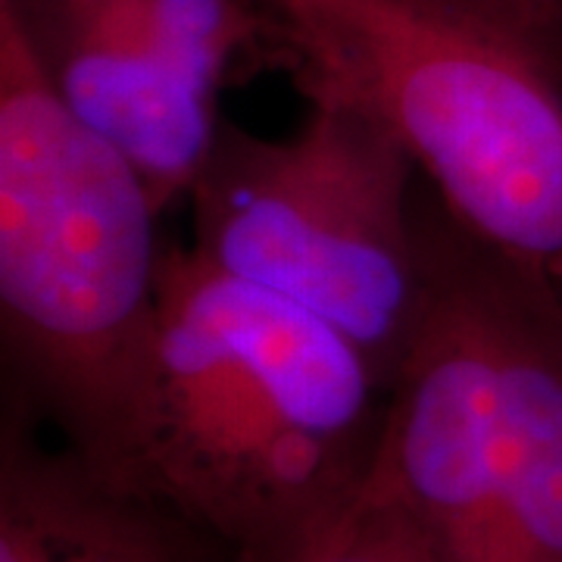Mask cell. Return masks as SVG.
<instances>
[{
	"label": "cell",
	"instance_id": "obj_1",
	"mask_svg": "<svg viewBox=\"0 0 562 562\" xmlns=\"http://www.w3.org/2000/svg\"><path fill=\"white\" fill-rule=\"evenodd\" d=\"M387 406L338 328L166 247L150 394L106 484L232 562H301L362 494Z\"/></svg>",
	"mask_w": 562,
	"mask_h": 562
},
{
	"label": "cell",
	"instance_id": "obj_2",
	"mask_svg": "<svg viewBox=\"0 0 562 562\" xmlns=\"http://www.w3.org/2000/svg\"><path fill=\"white\" fill-rule=\"evenodd\" d=\"M140 176L63 103L0 0V319L66 450L110 482L154 379L162 250Z\"/></svg>",
	"mask_w": 562,
	"mask_h": 562
},
{
	"label": "cell",
	"instance_id": "obj_3",
	"mask_svg": "<svg viewBox=\"0 0 562 562\" xmlns=\"http://www.w3.org/2000/svg\"><path fill=\"white\" fill-rule=\"evenodd\" d=\"M306 98L366 106L450 220L562 294V69L425 0H276Z\"/></svg>",
	"mask_w": 562,
	"mask_h": 562
},
{
	"label": "cell",
	"instance_id": "obj_4",
	"mask_svg": "<svg viewBox=\"0 0 562 562\" xmlns=\"http://www.w3.org/2000/svg\"><path fill=\"white\" fill-rule=\"evenodd\" d=\"M416 162L366 106L310 98L291 138L222 125L188 198L194 250L338 328L391 391L431 301Z\"/></svg>",
	"mask_w": 562,
	"mask_h": 562
},
{
	"label": "cell",
	"instance_id": "obj_5",
	"mask_svg": "<svg viewBox=\"0 0 562 562\" xmlns=\"http://www.w3.org/2000/svg\"><path fill=\"white\" fill-rule=\"evenodd\" d=\"M63 103L138 172L157 210L188 194L220 138L235 60L276 16L250 0H13Z\"/></svg>",
	"mask_w": 562,
	"mask_h": 562
},
{
	"label": "cell",
	"instance_id": "obj_6",
	"mask_svg": "<svg viewBox=\"0 0 562 562\" xmlns=\"http://www.w3.org/2000/svg\"><path fill=\"white\" fill-rule=\"evenodd\" d=\"M431 301L391 387L379 465L443 562H543L503 460L482 325L443 225H422Z\"/></svg>",
	"mask_w": 562,
	"mask_h": 562
},
{
	"label": "cell",
	"instance_id": "obj_7",
	"mask_svg": "<svg viewBox=\"0 0 562 562\" xmlns=\"http://www.w3.org/2000/svg\"><path fill=\"white\" fill-rule=\"evenodd\" d=\"M301 562H443V557L375 460L357 503Z\"/></svg>",
	"mask_w": 562,
	"mask_h": 562
},
{
	"label": "cell",
	"instance_id": "obj_8",
	"mask_svg": "<svg viewBox=\"0 0 562 562\" xmlns=\"http://www.w3.org/2000/svg\"><path fill=\"white\" fill-rule=\"evenodd\" d=\"M425 3L519 41L562 69V0H425Z\"/></svg>",
	"mask_w": 562,
	"mask_h": 562
},
{
	"label": "cell",
	"instance_id": "obj_9",
	"mask_svg": "<svg viewBox=\"0 0 562 562\" xmlns=\"http://www.w3.org/2000/svg\"><path fill=\"white\" fill-rule=\"evenodd\" d=\"M266 3H269V7H272V3H276V0H266Z\"/></svg>",
	"mask_w": 562,
	"mask_h": 562
}]
</instances>
